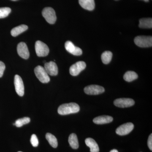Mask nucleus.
<instances>
[{
	"label": "nucleus",
	"instance_id": "nucleus-1",
	"mask_svg": "<svg viewBox=\"0 0 152 152\" xmlns=\"http://www.w3.org/2000/svg\"><path fill=\"white\" fill-rule=\"evenodd\" d=\"M80 106L75 103H70L61 105L58 108V112L60 115H64L76 113L79 112Z\"/></svg>",
	"mask_w": 152,
	"mask_h": 152
},
{
	"label": "nucleus",
	"instance_id": "nucleus-2",
	"mask_svg": "<svg viewBox=\"0 0 152 152\" xmlns=\"http://www.w3.org/2000/svg\"><path fill=\"white\" fill-rule=\"evenodd\" d=\"M34 73L36 77L39 80L43 83H47L50 81V78L45 68L40 66H38L34 69Z\"/></svg>",
	"mask_w": 152,
	"mask_h": 152
},
{
	"label": "nucleus",
	"instance_id": "nucleus-3",
	"mask_svg": "<svg viewBox=\"0 0 152 152\" xmlns=\"http://www.w3.org/2000/svg\"><path fill=\"white\" fill-rule=\"evenodd\" d=\"M135 44L140 48H149L152 46L151 36H138L134 39Z\"/></svg>",
	"mask_w": 152,
	"mask_h": 152
},
{
	"label": "nucleus",
	"instance_id": "nucleus-4",
	"mask_svg": "<svg viewBox=\"0 0 152 152\" xmlns=\"http://www.w3.org/2000/svg\"><path fill=\"white\" fill-rule=\"evenodd\" d=\"M43 16L48 23L50 24H53L57 20L56 12L51 7H46L43 9L42 12Z\"/></svg>",
	"mask_w": 152,
	"mask_h": 152
},
{
	"label": "nucleus",
	"instance_id": "nucleus-5",
	"mask_svg": "<svg viewBox=\"0 0 152 152\" xmlns=\"http://www.w3.org/2000/svg\"><path fill=\"white\" fill-rule=\"evenodd\" d=\"M35 50L37 56L39 57L46 56L49 53L48 47L46 44L40 41L36 42Z\"/></svg>",
	"mask_w": 152,
	"mask_h": 152
},
{
	"label": "nucleus",
	"instance_id": "nucleus-6",
	"mask_svg": "<svg viewBox=\"0 0 152 152\" xmlns=\"http://www.w3.org/2000/svg\"><path fill=\"white\" fill-rule=\"evenodd\" d=\"M86 67V63L82 61L77 62L72 65L69 69L70 74L72 76H77L82 71L84 70Z\"/></svg>",
	"mask_w": 152,
	"mask_h": 152
},
{
	"label": "nucleus",
	"instance_id": "nucleus-7",
	"mask_svg": "<svg viewBox=\"0 0 152 152\" xmlns=\"http://www.w3.org/2000/svg\"><path fill=\"white\" fill-rule=\"evenodd\" d=\"M134 125L132 123H127L121 125L117 128L116 133L120 136H124L127 135L133 130Z\"/></svg>",
	"mask_w": 152,
	"mask_h": 152
},
{
	"label": "nucleus",
	"instance_id": "nucleus-8",
	"mask_svg": "<svg viewBox=\"0 0 152 152\" xmlns=\"http://www.w3.org/2000/svg\"><path fill=\"white\" fill-rule=\"evenodd\" d=\"M134 100L129 98H120L114 102L115 106L120 108L129 107L134 105Z\"/></svg>",
	"mask_w": 152,
	"mask_h": 152
},
{
	"label": "nucleus",
	"instance_id": "nucleus-9",
	"mask_svg": "<svg viewBox=\"0 0 152 152\" xmlns=\"http://www.w3.org/2000/svg\"><path fill=\"white\" fill-rule=\"evenodd\" d=\"M103 87L98 85H91L86 87L84 88V91L87 94L96 95L100 94L104 92Z\"/></svg>",
	"mask_w": 152,
	"mask_h": 152
},
{
	"label": "nucleus",
	"instance_id": "nucleus-10",
	"mask_svg": "<svg viewBox=\"0 0 152 152\" xmlns=\"http://www.w3.org/2000/svg\"><path fill=\"white\" fill-rule=\"evenodd\" d=\"M14 84L17 94L20 96H23L24 94V86L23 80L18 75L15 76Z\"/></svg>",
	"mask_w": 152,
	"mask_h": 152
},
{
	"label": "nucleus",
	"instance_id": "nucleus-11",
	"mask_svg": "<svg viewBox=\"0 0 152 152\" xmlns=\"http://www.w3.org/2000/svg\"><path fill=\"white\" fill-rule=\"evenodd\" d=\"M17 52L20 57L25 59H28L30 56L29 52L26 44L21 42L17 46Z\"/></svg>",
	"mask_w": 152,
	"mask_h": 152
},
{
	"label": "nucleus",
	"instance_id": "nucleus-12",
	"mask_svg": "<svg viewBox=\"0 0 152 152\" xmlns=\"http://www.w3.org/2000/svg\"><path fill=\"white\" fill-rule=\"evenodd\" d=\"M66 50L69 53L74 56H80L83 53L82 50L78 47L75 46L71 41H67L65 44Z\"/></svg>",
	"mask_w": 152,
	"mask_h": 152
},
{
	"label": "nucleus",
	"instance_id": "nucleus-13",
	"mask_svg": "<svg viewBox=\"0 0 152 152\" xmlns=\"http://www.w3.org/2000/svg\"><path fill=\"white\" fill-rule=\"evenodd\" d=\"M45 70L48 75L51 76H56L58 74V68L56 64L53 61L45 63Z\"/></svg>",
	"mask_w": 152,
	"mask_h": 152
},
{
	"label": "nucleus",
	"instance_id": "nucleus-14",
	"mask_svg": "<svg viewBox=\"0 0 152 152\" xmlns=\"http://www.w3.org/2000/svg\"><path fill=\"white\" fill-rule=\"evenodd\" d=\"M113 120V117L108 115H102L95 118L93 122L96 124H104L112 122Z\"/></svg>",
	"mask_w": 152,
	"mask_h": 152
},
{
	"label": "nucleus",
	"instance_id": "nucleus-15",
	"mask_svg": "<svg viewBox=\"0 0 152 152\" xmlns=\"http://www.w3.org/2000/svg\"><path fill=\"white\" fill-rule=\"evenodd\" d=\"M79 4L83 8L89 11H92L95 8L94 0H79Z\"/></svg>",
	"mask_w": 152,
	"mask_h": 152
},
{
	"label": "nucleus",
	"instance_id": "nucleus-16",
	"mask_svg": "<svg viewBox=\"0 0 152 152\" xmlns=\"http://www.w3.org/2000/svg\"><path fill=\"white\" fill-rule=\"evenodd\" d=\"M85 142L87 146L90 148L91 152H99V148L96 142L91 138H88L86 139Z\"/></svg>",
	"mask_w": 152,
	"mask_h": 152
},
{
	"label": "nucleus",
	"instance_id": "nucleus-17",
	"mask_svg": "<svg viewBox=\"0 0 152 152\" xmlns=\"http://www.w3.org/2000/svg\"><path fill=\"white\" fill-rule=\"evenodd\" d=\"M28 29L27 26L25 25H22L18 26L16 27L11 30V34L12 36L16 37L20 34L26 31Z\"/></svg>",
	"mask_w": 152,
	"mask_h": 152
},
{
	"label": "nucleus",
	"instance_id": "nucleus-18",
	"mask_svg": "<svg viewBox=\"0 0 152 152\" xmlns=\"http://www.w3.org/2000/svg\"><path fill=\"white\" fill-rule=\"evenodd\" d=\"M139 27L141 28H152V19L151 18H142L140 20Z\"/></svg>",
	"mask_w": 152,
	"mask_h": 152
},
{
	"label": "nucleus",
	"instance_id": "nucleus-19",
	"mask_svg": "<svg viewBox=\"0 0 152 152\" xmlns=\"http://www.w3.org/2000/svg\"><path fill=\"white\" fill-rule=\"evenodd\" d=\"M69 142L70 145L74 149H77L78 148V140L76 134H72L70 135L69 138Z\"/></svg>",
	"mask_w": 152,
	"mask_h": 152
},
{
	"label": "nucleus",
	"instance_id": "nucleus-20",
	"mask_svg": "<svg viewBox=\"0 0 152 152\" xmlns=\"http://www.w3.org/2000/svg\"><path fill=\"white\" fill-rule=\"evenodd\" d=\"M138 77L137 74L134 72L128 71L125 74L124 78L126 81L131 82L137 79Z\"/></svg>",
	"mask_w": 152,
	"mask_h": 152
},
{
	"label": "nucleus",
	"instance_id": "nucleus-21",
	"mask_svg": "<svg viewBox=\"0 0 152 152\" xmlns=\"http://www.w3.org/2000/svg\"><path fill=\"white\" fill-rule=\"evenodd\" d=\"M46 138L49 142V144L54 148H56L58 147V143L56 138L53 135L48 133L46 134Z\"/></svg>",
	"mask_w": 152,
	"mask_h": 152
},
{
	"label": "nucleus",
	"instance_id": "nucleus-22",
	"mask_svg": "<svg viewBox=\"0 0 152 152\" xmlns=\"http://www.w3.org/2000/svg\"><path fill=\"white\" fill-rule=\"evenodd\" d=\"M113 57V53L111 52L107 51L103 53L102 55V61L105 64H107L110 62Z\"/></svg>",
	"mask_w": 152,
	"mask_h": 152
},
{
	"label": "nucleus",
	"instance_id": "nucleus-23",
	"mask_svg": "<svg viewBox=\"0 0 152 152\" xmlns=\"http://www.w3.org/2000/svg\"><path fill=\"white\" fill-rule=\"evenodd\" d=\"M31 120L28 117H25V118H22L19 119L15 121V123L14 124V125H15L17 127H21L24 125L30 123Z\"/></svg>",
	"mask_w": 152,
	"mask_h": 152
},
{
	"label": "nucleus",
	"instance_id": "nucleus-24",
	"mask_svg": "<svg viewBox=\"0 0 152 152\" xmlns=\"http://www.w3.org/2000/svg\"><path fill=\"white\" fill-rule=\"evenodd\" d=\"M11 12V9L10 8H0V18H4L7 17Z\"/></svg>",
	"mask_w": 152,
	"mask_h": 152
},
{
	"label": "nucleus",
	"instance_id": "nucleus-25",
	"mask_svg": "<svg viewBox=\"0 0 152 152\" xmlns=\"http://www.w3.org/2000/svg\"><path fill=\"white\" fill-rule=\"evenodd\" d=\"M31 142L33 147H37L39 145V140L35 134L32 135L31 138Z\"/></svg>",
	"mask_w": 152,
	"mask_h": 152
},
{
	"label": "nucleus",
	"instance_id": "nucleus-26",
	"mask_svg": "<svg viewBox=\"0 0 152 152\" xmlns=\"http://www.w3.org/2000/svg\"><path fill=\"white\" fill-rule=\"evenodd\" d=\"M5 64L3 62L0 61V78L2 77L4 71L5 69Z\"/></svg>",
	"mask_w": 152,
	"mask_h": 152
},
{
	"label": "nucleus",
	"instance_id": "nucleus-27",
	"mask_svg": "<svg viewBox=\"0 0 152 152\" xmlns=\"http://www.w3.org/2000/svg\"><path fill=\"white\" fill-rule=\"evenodd\" d=\"M148 145L149 148L151 151H152V134L149 137L148 139Z\"/></svg>",
	"mask_w": 152,
	"mask_h": 152
},
{
	"label": "nucleus",
	"instance_id": "nucleus-28",
	"mask_svg": "<svg viewBox=\"0 0 152 152\" xmlns=\"http://www.w3.org/2000/svg\"><path fill=\"white\" fill-rule=\"evenodd\" d=\"M110 152H118V151H117V150L115 149H113V150H112V151H110Z\"/></svg>",
	"mask_w": 152,
	"mask_h": 152
},
{
	"label": "nucleus",
	"instance_id": "nucleus-29",
	"mask_svg": "<svg viewBox=\"0 0 152 152\" xmlns=\"http://www.w3.org/2000/svg\"><path fill=\"white\" fill-rule=\"evenodd\" d=\"M145 2H148L149 1V0H143Z\"/></svg>",
	"mask_w": 152,
	"mask_h": 152
},
{
	"label": "nucleus",
	"instance_id": "nucleus-30",
	"mask_svg": "<svg viewBox=\"0 0 152 152\" xmlns=\"http://www.w3.org/2000/svg\"><path fill=\"white\" fill-rule=\"evenodd\" d=\"M12 1H16V0H12Z\"/></svg>",
	"mask_w": 152,
	"mask_h": 152
},
{
	"label": "nucleus",
	"instance_id": "nucleus-31",
	"mask_svg": "<svg viewBox=\"0 0 152 152\" xmlns=\"http://www.w3.org/2000/svg\"><path fill=\"white\" fill-rule=\"evenodd\" d=\"M22 152L21 151H19V152Z\"/></svg>",
	"mask_w": 152,
	"mask_h": 152
}]
</instances>
